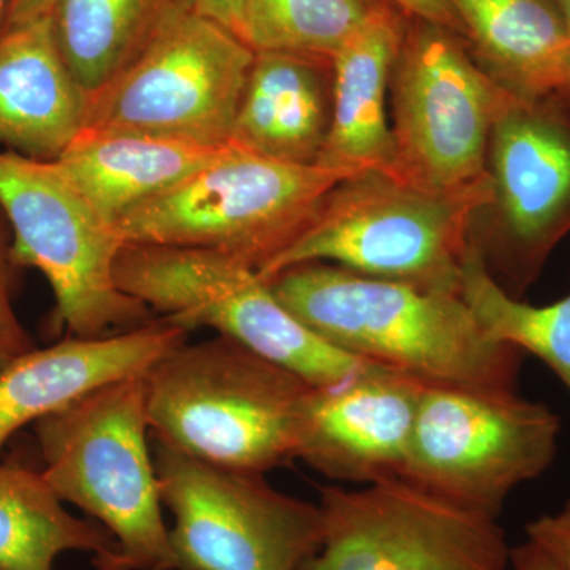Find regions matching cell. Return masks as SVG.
I'll use <instances>...</instances> for the list:
<instances>
[{
	"label": "cell",
	"instance_id": "30bf717a",
	"mask_svg": "<svg viewBox=\"0 0 570 570\" xmlns=\"http://www.w3.org/2000/svg\"><path fill=\"white\" fill-rule=\"evenodd\" d=\"M153 441L174 570H299L321 547V505Z\"/></svg>",
	"mask_w": 570,
	"mask_h": 570
},
{
	"label": "cell",
	"instance_id": "ac0fdd59",
	"mask_svg": "<svg viewBox=\"0 0 570 570\" xmlns=\"http://www.w3.org/2000/svg\"><path fill=\"white\" fill-rule=\"evenodd\" d=\"M491 80L519 100L570 104V33L557 0H450Z\"/></svg>",
	"mask_w": 570,
	"mask_h": 570
},
{
	"label": "cell",
	"instance_id": "cb8c5ba5",
	"mask_svg": "<svg viewBox=\"0 0 570 570\" xmlns=\"http://www.w3.org/2000/svg\"><path fill=\"white\" fill-rule=\"evenodd\" d=\"M384 2L387 0H247L243 41L255 52H287L332 63Z\"/></svg>",
	"mask_w": 570,
	"mask_h": 570
},
{
	"label": "cell",
	"instance_id": "8992f818",
	"mask_svg": "<svg viewBox=\"0 0 570 570\" xmlns=\"http://www.w3.org/2000/svg\"><path fill=\"white\" fill-rule=\"evenodd\" d=\"M116 281L165 321L187 332L216 330L314 387H336L377 366L307 328L285 309L257 269L227 255L127 245L116 264Z\"/></svg>",
	"mask_w": 570,
	"mask_h": 570
},
{
	"label": "cell",
	"instance_id": "2e32d148",
	"mask_svg": "<svg viewBox=\"0 0 570 570\" xmlns=\"http://www.w3.org/2000/svg\"><path fill=\"white\" fill-rule=\"evenodd\" d=\"M88 105L51 14L0 31V145L55 163L85 130Z\"/></svg>",
	"mask_w": 570,
	"mask_h": 570
},
{
	"label": "cell",
	"instance_id": "5bb4252c",
	"mask_svg": "<svg viewBox=\"0 0 570 570\" xmlns=\"http://www.w3.org/2000/svg\"><path fill=\"white\" fill-rule=\"evenodd\" d=\"M425 385L373 366L336 387H317L299 459L336 482L400 478Z\"/></svg>",
	"mask_w": 570,
	"mask_h": 570
},
{
	"label": "cell",
	"instance_id": "603a6c76",
	"mask_svg": "<svg viewBox=\"0 0 570 570\" xmlns=\"http://www.w3.org/2000/svg\"><path fill=\"white\" fill-rule=\"evenodd\" d=\"M461 296L493 340L538 356L570 393V294L546 306L513 298L491 277L471 243L464 258Z\"/></svg>",
	"mask_w": 570,
	"mask_h": 570
},
{
	"label": "cell",
	"instance_id": "4316f807",
	"mask_svg": "<svg viewBox=\"0 0 570 570\" xmlns=\"http://www.w3.org/2000/svg\"><path fill=\"white\" fill-rule=\"evenodd\" d=\"M409 18L433 22L448 28L464 39V28L450 0H390Z\"/></svg>",
	"mask_w": 570,
	"mask_h": 570
},
{
	"label": "cell",
	"instance_id": "7c38bea8",
	"mask_svg": "<svg viewBox=\"0 0 570 570\" xmlns=\"http://www.w3.org/2000/svg\"><path fill=\"white\" fill-rule=\"evenodd\" d=\"M324 535L299 570H509L497 519L387 479L321 487Z\"/></svg>",
	"mask_w": 570,
	"mask_h": 570
},
{
	"label": "cell",
	"instance_id": "f1b7e54d",
	"mask_svg": "<svg viewBox=\"0 0 570 570\" xmlns=\"http://www.w3.org/2000/svg\"><path fill=\"white\" fill-rule=\"evenodd\" d=\"M509 570H562L549 551L528 539L510 549Z\"/></svg>",
	"mask_w": 570,
	"mask_h": 570
},
{
	"label": "cell",
	"instance_id": "4fadbf2b",
	"mask_svg": "<svg viewBox=\"0 0 570 570\" xmlns=\"http://www.w3.org/2000/svg\"><path fill=\"white\" fill-rule=\"evenodd\" d=\"M487 170L494 216L472 245L520 299L570 232V104L513 99L491 130Z\"/></svg>",
	"mask_w": 570,
	"mask_h": 570
},
{
	"label": "cell",
	"instance_id": "484cf974",
	"mask_svg": "<svg viewBox=\"0 0 570 570\" xmlns=\"http://www.w3.org/2000/svg\"><path fill=\"white\" fill-rule=\"evenodd\" d=\"M528 539L549 551L562 570H570V499L558 512L527 524Z\"/></svg>",
	"mask_w": 570,
	"mask_h": 570
},
{
	"label": "cell",
	"instance_id": "7a4b0ae2",
	"mask_svg": "<svg viewBox=\"0 0 570 570\" xmlns=\"http://www.w3.org/2000/svg\"><path fill=\"white\" fill-rule=\"evenodd\" d=\"M145 381L157 441L214 466L255 474L299 459L317 387L236 341L184 343Z\"/></svg>",
	"mask_w": 570,
	"mask_h": 570
},
{
	"label": "cell",
	"instance_id": "3957f363",
	"mask_svg": "<svg viewBox=\"0 0 570 570\" xmlns=\"http://www.w3.org/2000/svg\"><path fill=\"white\" fill-rule=\"evenodd\" d=\"M491 202L490 175L438 193L382 171H363L337 184L306 230L257 273L269 281L292 266L325 262L461 295L472 234Z\"/></svg>",
	"mask_w": 570,
	"mask_h": 570
},
{
	"label": "cell",
	"instance_id": "d4e9b609",
	"mask_svg": "<svg viewBox=\"0 0 570 570\" xmlns=\"http://www.w3.org/2000/svg\"><path fill=\"white\" fill-rule=\"evenodd\" d=\"M14 268L17 264L11 255V230L0 209V371L18 356L37 347L14 311Z\"/></svg>",
	"mask_w": 570,
	"mask_h": 570
},
{
	"label": "cell",
	"instance_id": "ba28073f",
	"mask_svg": "<svg viewBox=\"0 0 570 570\" xmlns=\"http://www.w3.org/2000/svg\"><path fill=\"white\" fill-rule=\"evenodd\" d=\"M561 417L519 390L425 385L400 479L497 519L557 459Z\"/></svg>",
	"mask_w": 570,
	"mask_h": 570
},
{
	"label": "cell",
	"instance_id": "52a82bcc",
	"mask_svg": "<svg viewBox=\"0 0 570 570\" xmlns=\"http://www.w3.org/2000/svg\"><path fill=\"white\" fill-rule=\"evenodd\" d=\"M0 209L14 264L39 269L50 284L58 328L99 337L153 321L151 309L116 281L127 246L121 232L55 164L0 153Z\"/></svg>",
	"mask_w": 570,
	"mask_h": 570
},
{
	"label": "cell",
	"instance_id": "6da1fadb",
	"mask_svg": "<svg viewBox=\"0 0 570 570\" xmlns=\"http://www.w3.org/2000/svg\"><path fill=\"white\" fill-rule=\"evenodd\" d=\"M273 294L333 346L423 385L513 392L524 352L493 340L460 294L325 262L284 269Z\"/></svg>",
	"mask_w": 570,
	"mask_h": 570
},
{
	"label": "cell",
	"instance_id": "4dcf8cb0",
	"mask_svg": "<svg viewBox=\"0 0 570 570\" xmlns=\"http://www.w3.org/2000/svg\"><path fill=\"white\" fill-rule=\"evenodd\" d=\"M11 0H0V31H2L3 22H6L7 13H9Z\"/></svg>",
	"mask_w": 570,
	"mask_h": 570
},
{
	"label": "cell",
	"instance_id": "83f0119b",
	"mask_svg": "<svg viewBox=\"0 0 570 570\" xmlns=\"http://www.w3.org/2000/svg\"><path fill=\"white\" fill-rule=\"evenodd\" d=\"M247 0H194L195 13L223 26L243 40Z\"/></svg>",
	"mask_w": 570,
	"mask_h": 570
},
{
	"label": "cell",
	"instance_id": "8fae6325",
	"mask_svg": "<svg viewBox=\"0 0 570 570\" xmlns=\"http://www.w3.org/2000/svg\"><path fill=\"white\" fill-rule=\"evenodd\" d=\"M254 59L249 45L193 11L89 97L85 130L227 145Z\"/></svg>",
	"mask_w": 570,
	"mask_h": 570
},
{
	"label": "cell",
	"instance_id": "d6986e66",
	"mask_svg": "<svg viewBox=\"0 0 570 570\" xmlns=\"http://www.w3.org/2000/svg\"><path fill=\"white\" fill-rule=\"evenodd\" d=\"M332 63L255 52L232 141L296 165H317L332 124Z\"/></svg>",
	"mask_w": 570,
	"mask_h": 570
},
{
	"label": "cell",
	"instance_id": "277c9868",
	"mask_svg": "<svg viewBox=\"0 0 570 570\" xmlns=\"http://www.w3.org/2000/svg\"><path fill=\"white\" fill-rule=\"evenodd\" d=\"M145 376L96 390L33 423L41 474L51 489L118 543L108 570H174L149 445Z\"/></svg>",
	"mask_w": 570,
	"mask_h": 570
},
{
	"label": "cell",
	"instance_id": "1f68e13d",
	"mask_svg": "<svg viewBox=\"0 0 570 570\" xmlns=\"http://www.w3.org/2000/svg\"><path fill=\"white\" fill-rule=\"evenodd\" d=\"M558 6L564 14L566 24H568L569 33H570V0H557Z\"/></svg>",
	"mask_w": 570,
	"mask_h": 570
},
{
	"label": "cell",
	"instance_id": "5b68a950",
	"mask_svg": "<svg viewBox=\"0 0 570 570\" xmlns=\"http://www.w3.org/2000/svg\"><path fill=\"white\" fill-rule=\"evenodd\" d=\"M351 176L283 163L232 141L212 164L127 209L116 227L127 245L212 250L261 269Z\"/></svg>",
	"mask_w": 570,
	"mask_h": 570
},
{
	"label": "cell",
	"instance_id": "e0dca14e",
	"mask_svg": "<svg viewBox=\"0 0 570 570\" xmlns=\"http://www.w3.org/2000/svg\"><path fill=\"white\" fill-rule=\"evenodd\" d=\"M407 22V14L387 0L332 59V124L321 167L352 176L392 171L395 142L387 100Z\"/></svg>",
	"mask_w": 570,
	"mask_h": 570
},
{
	"label": "cell",
	"instance_id": "9c48e42d",
	"mask_svg": "<svg viewBox=\"0 0 570 570\" xmlns=\"http://www.w3.org/2000/svg\"><path fill=\"white\" fill-rule=\"evenodd\" d=\"M513 99L479 66L463 37L409 18L390 80V176L438 193L485 178L491 130Z\"/></svg>",
	"mask_w": 570,
	"mask_h": 570
},
{
	"label": "cell",
	"instance_id": "ffe728a7",
	"mask_svg": "<svg viewBox=\"0 0 570 570\" xmlns=\"http://www.w3.org/2000/svg\"><path fill=\"white\" fill-rule=\"evenodd\" d=\"M230 142L206 146L154 135L82 130L52 164L116 224L127 209L212 164Z\"/></svg>",
	"mask_w": 570,
	"mask_h": 570
},
{
	"label": "cell",
	"instance_id": "9a60e30c",
	"mask_svg": "<svg viewBox=\"0 0 570 570\" xmlns=\"http://www.w3.org/2000/svg\"><path fill=\"white\" fill-rule=\"evenodd\" d=\"M189 332L159 318L99 337L69 336L32 348L0 371V456L21 428L63 411L96 390L145 376Z\"/></svg>",
	"mask_w": 570,
	"mask_h": 570
},
{
	"label": "cell",
	"instance_id": "7402d4cb",
	"mask_svg": "<svg viewBox=\"0 0 570 570\" xmlns=\"http://www.w3.org/2000/svg\"><path fill=\"white\" fill-rule=\"evenodd\" d=\"M41 471L0 464V570H55L63 553H91L108 570L118 543L102 524L77 519Z\"/></svg>",
	"mask_w": 570,
	"mask_h": 570
},
{
	"label": "cell",
	"instance_id": "f546056e",
	"mask_svg": "<svg viewBox=\"0 0 570 570\" xmlns=\"http://www.w3.org/2000/svg\"><path fill=\"white\" fill-rule=\"evenodd\" d=\"M56 3H58V0H11L2 31L51 14Z\"/></svg>",
	"mask_w": 570,
	"mask_h": 570
},
{
	"label": "cell",
	"instance_id": "44dd1931",
	"mask_svg": "<svg viewBox=\"0 0 570 570\" xmlns=\"http://www.w3.org/2000/svg\"><path fill=\"white\" fill-rule=\"evenodd\" d=\"M193 11L194 0H58L51 20L67 66L91 97Z\"/></svg>",
	"mask_w": 570,
	"mask_h": 570
}]
</instances>
